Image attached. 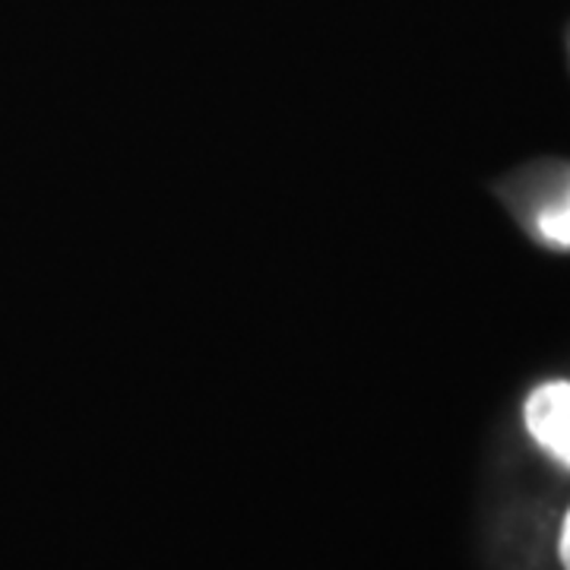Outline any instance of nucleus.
I'll list each match as a JSON object with an SVG mask.
<instances>
[{
    "mask_svg": "<svg viewBox=\"0 0 570 570\" xmlns=\"http://www.w3.org/2000/svg\"><path fill=\"white\" fill-rule=\"evenodd\" d=\"M539 228H542V235L549 242H554V245H570V200L568 204L554 206L551 213H546L539 219Z\"/></svg>",
    "mask_w": 570,
    "mask_h": 570,
    "instance_id": "obj_2",
    "label": "nucleus"
},
{
    "mask_svg": "<svg viewBox=\"0 0 570 570\" xmlns=\"http://www.w3.org/2000/svg\"><path fill=\"white\" fill-rule=\"evenodd\" d=\"M561 561L570 570V513L568 520H564V530H561Z\"/></svg>",
    "mask_w": 570,
    "mask_h": 570,
    "instance_id": "obj_3",
    "label": "nucleus"
},
{
    "mask_svg": "<svg viewBox=\"0 0 570 570\" xmlns=\"http://www.w3.org/2000/svg\"><path fill=\"white\" fill-rule=\"evenodd\" d=\"M523 415L535 444L570 469V381H551L532 390Z\"/></svg>",
    "mask_w": 570,
    "mask_h": 570,
    "instance_id": "obj_1",
    "label": "nucleus"
}]
</instances>
